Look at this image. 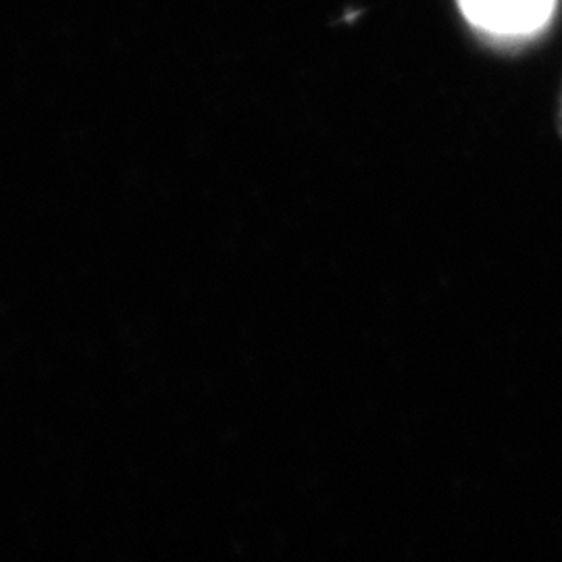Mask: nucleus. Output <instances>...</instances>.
Here are the masks:
<instances>
[{
    "label": "nucleus",
    "mask_w": 562,
    "mask_h": 562,
    "mask_svg": "<svg viewBox=\"0 0 562 562\" xmlns=\"http://www.w3.org/2000/svg\"><path fill=\"white\" fill-rule=\"evenodd\" d=\"M462 15L498 41H522L542 32L552 20L557 0H459Z\"/></svg>",
    "instance_id": "nucleus-1"
}]
</instances>
